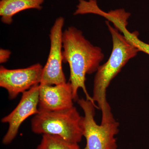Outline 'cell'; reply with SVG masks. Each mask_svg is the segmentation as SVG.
<instances>
[{
    "instance_id": "6da1fadb",
    "label": "cell",
    "mask_w": 149,
    "mask_h": 149,
    "mask_svg": "<svg viewBox=\"0 0 149 149\" xmlns=\"http://www.w3.org/2000/svg\"><path fill=\"white\" fill-rule=\"evenodd\" d=\"M63 62L68 63L70 69V83L74 101L78 100V91L81 88L86 99L95 104L88 94L85 85L86 75L97 72L104 55L101 48L92 45L83 32L70 26L63 34Z\"/></svg>"
},
{
    "instance_id": "7a4b0ae2",
    "label": "cell",
    "mask_w": 149,
    "mask_h": 149,
    "mask_svg": "<svg viewBox=\"0 0 149 149\" xmlns=\"http://www.w3.org/2000/svg\"><path fill=\"white\" fill-rule=\"evenodd\" d=\"M106 24L111 35L112 51L107 61L100 65L96 72L92 97L102 111L111 108L106 98L107 88L111 82L130 59L135 57L139 52L117 29L111 25L109 21H106Z\"/></svg>"
},
{
    "instance_id": "3957f363",
    "label": "cell",
    "mask_w": 149,
    "mask_h": 149,
    "mask_svg": "<svg viewBox=\"0 0 149 149\" xmlns=\"http://www.w3.org/2000/svg\"><path fill=\"white\" fill-rule=\"evenodd\" d=\"M83 116L75 107L56 111L39 112L31 120L33 133L54 135L70 143H77L83 136Z\"/></svg>"
},
{
    "instance_id": "277c9868",
    "label": "cell",
    "mask_w": 149,
    "mask_h": 149,
    "mask_svg": "<svg viewBox=\"0 0 149 149\" xmlns=\"http://www.w3.org/2000/svg\"><path fill=\"white\" fill-rule=\"evenodd\" d=\"M77 102L84 113L83 136L86 144L83 149H117L115 136L118 133L119 124L111 111L102 113L101 123L98 125L95 119V108L98 107L87 99H78Z\"/></svg>"
},
{
    "instance_id": "5b68a950",
    "label": "cell",
    "mask_w": 149,
    "mask_h": 149,
    "mask_svg": "<svg viewBox=\"0 0 149 149\" xmlns=\"http://www.w3.org/2000/svg\"><path fill=\"white\" fill-rule=\"evenodd\" d=\"M64 18H57L50 30V49L45 65L43 67L40 85H55L66 83L63 71V28Z\"/></svg>"
},
{
    "instance_id": "8992f818",
    "label": "cell",
    "mask_w": 149,
    "mask_h": 149,
    "mask_svg": "<svg viewBox=\"0 0 149 149\" xmlns=\"http://www.w3.org/2000/svg\"><path fill=\"white\" fill-rule=\"evenodd\" d=\"M43 68L39 63L19 69H8L1 66L0 86L7 91L9 98L13 100L20 93L40 84Z\"/></svg>"
},
{
    "instance_id": "52a82bcc",
    "label": "cell",
    "mask_w": 149,
    "mask_h": 149,
    "mask_svg": "<svg viewBox=\"0 0 149 149\" xmlns=\"http://www.w3.org/2000/svg\"><path fill=\"white\" fill-rule=\"evenodd\" d=\"M39 89L40 84H38L22 93L21 100L16 108L2 118V123L9 125L7 131L2 139L3 144H10L16 137L22 123L28 118L39 112Z\"/></svg>"
},
{
    "instance_id": "ba28073f",
    "label": "cell",
    "mask_w": 149,
    "mask_h": 149,
    "mask_svg": "<svg viewBox=\"0 0 149 149\" xmlns=\"http://www.w3.org/2000/svg\"><path fill=\"white\" fill-rule=\"evenodd\" d=\"M74 101L71 84L41 85L39 89V112L56 111L69 109Z\"/></svg>"
},
{
    "instance_id": "9c48e42d",
    "label": "cell",
    "mask_w": 149,
    "mask_h": 149,
    "mask_svg": "<svg viewBox=\"0 0 149 149\" xmlns=\"http://www.w3.org/2000/svg\"><path fill=\"white\" fill-rule=\"evenodd\" d=\"M130 16V13L124 10L114 11L109 15L108 20L112 23L114 27L122 33L126 40L138 49L149 55V44L141 41L139 38V32H131L127 29L128 20Z\"/></svg>"
},
{
    "instance_id": "30bf717a",
    "label": "cell",
    "mask_w": 149,
    "mask_h": 149,
    "mask_svg": "<svg viewBox=\"0 0 149 149\" xmlns=\"http://www.w3.org/2000/svg\"><path fill=\"white\" fill-rule=\"evenodd\" d=\"M44 0H1L0 16L3 23L11 24L15 15L28 9L41 10Z\"/></svg>"
},
{
    "instance_id": "8fae6325",
    "label": "cell",
    "mask_w": 149,
    "mask_h": 149,
    "mask_svg": "<svg viewBox=\"0 0 149 149\" xmlns=\"http://www.w3.org/2000/svg\"><path fill=\"white\" fill-rule=\"evenodd\" d=\"M37 149H80L77 143H70L58 136L43 135Z\"/></svg>"
},
{
    "instance_id": "7c38bea8",
    "label": "cell",
    "mask_w": 149,
    "mask_h": 149,
    "mask_svg": "<svg viewBox=\"0 0 149 149\" xmlns=\"http://www.w3.org/2000/svg\"><path fill=\"white\" fill-rule=\"evenodd\" d=\"M11 52L9 50L1 48L0 49V63H5L8 61Z\"/></svg>"
},
{
    "instance_id": "4fadbf2b",
    "label": "cell",
    "mask_w": 149,
    "mask_h": 149,
    "mask_svg": "<svg viewBox=\"0 0 149 149\" xmlns=\"http://www.w3.org/2000/svg\"></svg>"
}]
</instances>
